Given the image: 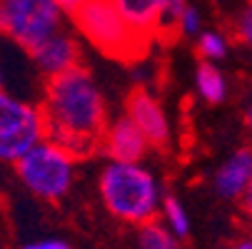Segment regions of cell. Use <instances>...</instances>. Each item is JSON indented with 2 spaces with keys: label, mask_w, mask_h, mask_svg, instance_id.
Wrapping results in <instances>:
<instances>
[{
  "label": "cell",
  "mask_w": 252,
  "mask_h": 249,
  "mask_svg": "<svg viewBox=\"0 0 252 249\" xmlns=\"http://www.w3.org/2000/svg\"><path fill=\"white\" fill-rule=\"evenodd\" d=\"M40 115L45 139L65 147L75 160L97 152L107 120V105L95 78L83 65L45 83Z\"/></svg>",
  "instance_id": "cell-1"
},
{
  "label": "cell",
  "mask_w": 252,
  "mask_h": 249,
  "mask_svg": "<svg viewBox=\"0 0 252 249\" xmlns=\"http://www.w3.org/2000/svg\"><path fill=\"white\" fill-rule=\"evenodd\" d=\"M97 192L105 209L125 224L140 227L158 220L162 190L140 162H107L97 177Z\"/></svg>",
  "instance_id": "cell-2"
},
{
  "label": "cell",
  "mask_w": 252,
  "mask_h": 249,
  "mask_svg": "<svg viewBox=\"0 0 252 249\" xmlns=\"http://www.w3.org/2000/svg\"><path fill=\"white\" fill-rule=\"evenodd\" d=\"M70 18L75 23V30L105 57L132 62L150 48L127 28L110 0H85Z\"/></svg>",
  "instance_id": "cell-3"
},
{
  "label": "cell",
  "mask_w": 252,
  "mask_h": 249,
  "mask_svg": "<svg viewBox=\"0 0 252 249\" xmlns=\"http://www.w3.org/2000/svg\"><path fill=\"white\" fill-rule=\"evenodd\" d=\"M15 172L20 182L45 202L63 199L75 182V165L78 160L65 147L55 145L50 139L38 142L15 162Z\"/></svg>",
  "instance_id": "cell-4"
},
{
  "label": "cell",
  "mask_w": 252,
  "mask_h": 249,
  "mask_svg": "<svg viewBox=\"0 0 252 249\" xmlns=\"http://www.w3.org/2000/svg\"><path fill=\"white\" fill-rule=\"evenodd\" d=\"M65 18L55 0H0L3 35L28 53L60 32Z\"/></svg>",
  "instance_id": "cell-5"
},
{
  "label": "cell",
  "mask_w": 252,
  "mask_h": 249,
  "mask_svg": "<svg viewBox=\"0 0 252 249\" xmlns=\"http://www.w3.org/2000/svg\"><path fill=\"white\" fill-rule=\"evenodd\" d=\"M45 139L40 108L0 90V160L15 162Z\"/></svg>",
  "instance_id": "cell-6"
},
{
  "label": "cell",
  "mask_w": 252,
  "mask_h": 249,
  "mask_svg": "<svg viewBox=\"0 0 252 249\" xmlns=\"http://www.w3.org/2000/svg\"><path fill=\"white\" fill-rule=\"evenodd\" d=\"M125 117L140 130V135L148 139L150 150H165L170 145V137H172V130H170V120H167V112L160 105V100L145 90V87H137L127 95L125 100Z\"/></svg>",
  "instance_id": "cell-7"
},
{
  "label": "cell",
  "mask_w": 252,
  "mask_h": 249,
  "mask_svg": "<svg viewBox=\"0 0 252 249\" xmlns=\"http://www.w3.org/2000/svg\"><path fill=\"white\" fill-rule=\"evenodd\" d=\"M97 150L110 162H142L150 152V145L140 135V130L125 115H120L105 125Z\"/></svg>",
  "instance_id": "cell-8"
},
{
  "label": "cell",
  "mask_w": 252,
  "mask_h": 249,
  "mask_svg": "<svg viewBox=\"0 0 252 249\" xmlns=\"http://www.w3.org/2000/svg\"><path fill=\"white\" fill-rule=\"evenodd\" d=\"M35 62V67L50 80L55 75H63L67 70H73L80 65V43L75 35H70L65 30L55 32L53 38H48L43 45L28 53Z\"/></svg>",
  "instance_id": "cell-9"
},
{
  "label": "cell",
  "mask_w": 252,
  "mask_h": 249,
  "mask_svg": "<svg viewBox=\"0 0 252 249\" xmlns=\"http://www.w3.org/2000/svg\"><path fill=\"white\" fill-rule=\"evenodd\" d=\"M252 180V147L235 150L212 174V190L222 199H240Z\"/></svg>",
  "instance_id": "cell-10"
},
{
  "label": "cell",
  "mask_w": 252,
  "mask_h": 249,
  "mask_svg": "<svg viewBox=\"0 0 252 249\" xmlns=\"http://www.w3.org/2000/svg\"><path fill=\"white\" fill-rule=\"evenodd\" d=\"M120 18L127 23V28L137 35L142 43L155 40V28H158V8L160 0H110Z\"/></svg>",
  "instance_id": "cell-11"
},
{
  "label": "cell",
  "mask_w": 252,
  "mask_h": 249,
  "mask_svg": "<svg viewBox=\"0 0 252 249\" xmlns=\"http://www.w3.org/2000/svg\"><path fill=\"white\" fill-rule=\"evenodd\" d=\"M195 87L200 97L210 105H220L227 97V78L215 62H200L195 70Z\"/></svg>",
  "instance_id": "cell-12"
},
{
  "label": "cell",
  "mask_w": 252,
  "mask_h": 249,
  "mask_svg": "<svg viewBox=\"0 0 252 249\" xmlns=\"http://www.w3.org/2000/svg\"><path fill=\"white\" fill-rule=\"evenodd\" d=\"M160 222L183 242L188 234H190V215H188V209L183 207V202H180L175 194H162L160 199Z\"/></svg>",
  "instance_id": "cell-13"
},
{
  "label": "cell",
  "mask_w": 252,
  "mask_h": 249,
  "mask_svg": "<svg viewBox=\"0 0 252 249\" xmlns=\"http://www.w3.org/2000/svg\"><path fill=\"white\" fill-rule=\"evenodd\" d=\"M137 249H183V242L160 220H153L137 227Z\"/></svg>",
  "instance_id": "cell-14"
},
{
  "label": "cell",
  "mask_w": 252,
  "mask_h": 249,
  "mask_svg": "<svg viewBox=\"0 0 252 249\" xmlns=\"http://www.w3.org/2000/svg\"><path fill=\"white\" fill-rule=\"evenodd\" d=\"M188 5H190V0H160L155 38L167 40V38H172V35H177V23H180V18H183Z\"/></svg>",
  "instance_id": "cell-15"
},
{
  "label": "cell",
  "mask_w": 252,
  "mask_h": 249,
  "mask_svg": "<svg viewBox=\"0 0 252 249\" xmlns=\"http://www.w3.org/2000/svg\"><path fill=\"white\" fill-rule=\"evenodd\" d=\"M197 53L202 62H218L227 55V38L218 30H202L197 35Z\"/></svg>",
  "instance_id": "cell-16"
},
{
  "label": "cell",
  "mask_w": 252,
  "mask_h": 249,
  "mask_svg": "<svg viewBox=\"0 0 252 249\" xmlns=\"http://www.w3.org/2000/svg\"><path fill=\"white\" fill-rule=\"evenodd\" d=\"M232 35L242 45L252 48V0H247V3L237 10V15L232 20Z\"/></svg>",
  "instance_id": "cell-17"
},
{
  "label": "cell",
  "mask_w": 252,
  "mask_h": 249,
  "mask_svg": "<svg viewBox=\"0 0 252 249\" xmlns=\"http://www.w3.org/2000/svg\"><path fill=\"white\" fill-rule=\"evenodd\" d=\"M200 32H202V15L195 5H188L183 18H180V23H177V35L190 38V35H200Z\"/></svg>",
  "instance_id": "cell-18"
},
{
  "label": "cell",
  "mask_w": 252,
  "mask_h": 249,
  "mask_svg": "<svg viewBox=\"0 0 252 249\" xmlns=\"http://www.w3.org/2000/svg\"><path fill=\"white\" fill-rule=\"evenodd\" d=\"M23 249H73L65 239L60 237H45V239H35V242H28Z\"/></svg>",
  "instance_id": "cell-19"
},
{
  "label": "cell",
  "mask_w": 252,
  "mask_h": 249,
  "mask_svg": "<svg viewBox=\"0 0 252 249\" xmlns=\"http://www.w3.org/2000/svg\"><path fill=\"white\" fill-rule=\"evenodd\" d=\"M240 209H242V217L252 224V180H250V185L245 187V192L240 197Z\"/></svg>",
  "instance_id": "cell-20"
},
{
  "label": "cell",
  "mask_w": 252,
  "mask_h": 249,
  "mask_svg": "<svg viewBox=\"0 0 252 249\" xmlns=\"http://www.w3.org/2000/svg\"><path fill=\"white\" fill-rule=\"evenodd\" d=\"M55 3H58V8H60L65 15H73V13L85 3V0H55Z\"/></svg>",
  "instance_id": "cell-21"
},
{
  "label": "cell",
  "mask_w": 252,
  "mask_h": 249,
  "mask_svg": "<svg viewBox=\"0 0 252 249\" xmlns=\"http://www.w3.org/2000/svg\"><path fill=\"white\" fill-rule=\"evenodd\" d=\"M230 249H252V232L250 234H242L240 239H235V244Z\"/></svg>",
  "instance_id": "cell-22"
},
{
  "label": "cell",
  "mask_w": 252,
  "mask_h": 249,
  "mask_svg": "<svg viewBox=\"0 0 252 249\" xmlns=\"http://www.w3.org/2000/svg\"><path fill=\"white\" fill-rule=\"evenodd\" d=\"M245 125H247V127L252 130V105H250V108L245 110Z\"/></svg>",
  "instance_id": "cell-23"
},
{
  "label": "cell",
  "mask_w": 252,
  "mask_h": 249,
  "mask_svg": "<svg viewBox=\"0 0 252 249\" xmlns=\"http://www.w3.org/2000/svg\"><path fill=\"white\" fill-rule=\"evenodd\" d=\"M0 90H3V67H0Z\"/></svg>",
  "instance_id": "cell-24"
},
{
  "label": "cell",
  "mask_w": 252,
  "mask_h": 249,
  "mask_svg": "<svg viewBox=\"0 0 252 249\" xmlns=\"http://www.w3.org/2000/svg\"><path fill=\"white\" fill-rule=\"evenodd\" d=\"M0 35H3V20H0Z\"/></svg>",
  "instance_id": "cell-25"
},
{
  "label": "cell",
  "mask_w": 252,
  "mask_h": 249,
  "mask_svg": "<svg viewBox=\"0 0 252 249\" xmlns=\"http://www.w3.org/2000/svg\"><path fill=\"white\" fill-rule=\"evenodd\" d=\"M0 249H3V244H0Z\"/></svg>",
  "instance_id": "cell-26"
}]
</instances>
